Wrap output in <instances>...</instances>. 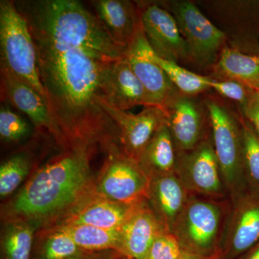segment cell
<instances>
[{
    "label": "cell",
    "instance_id": "15",
    "mask_svg": "<svg viewBox=\"0 0 259 259\" xmlns=\"http://www.w3.org/2000/svg\"><path fill=\"white\" fill-rule=\"evenodd\" d=\"M165 231H168L153 212L148 199H142L119 230L118 251L129 259H145L153 242Z\"/></svg>",
    "mask_w": 259,
    "mask_h": 259
},
{
    "label": "cell",
    "instance_id": "2",
    "mask_svg": "<svg viewBox=\"0 0 259 259\" xmlns=\"http://www.w3.org/2000/svg\"><path fill=\"white\" fill-rule=\"evenodd\" d=\"M88 147L73 145L37 170L15 197L13 212L31 219L49 217L82 197L90 183Z\"/></svg>",
    "mask_w": 259,
    "mask_h": 259
},
{
    "label": "cell",
    "instance_id": "24",
    "mask_svg": "<svg viewBox=\"0 0 259 259\" xmlns=\"http://www.w3.org/2000/svg\"><path fill=\"white\" fill-rule=\"evenodd\" d=\"M245 180L248 192L259 197V139L253 127L241 119Z\"/></svg>",
    "mask_w": 259,
    "mask_h": 259
},
{
    "label": "cell",
    "instance_id": "4",
    "mask_svg": "<svg viewBox=\"0 0 259 259\" xmlns=\"http://www.w3.org/2000/svg\"><path fill=\"white\" fill-rule=\"evenodd\" d=\"M0 67L35 89L47 102L39 76L33 37L14 2L9 0L0 1Z\"/></svg>",
    "mask_w": 259,
    "mask_h": 259
},
{
    "label": "cell",
    "instance_id": "33",
    "mask_svg": "<svg viewBox=\"0 0 259 259\" xmlns=\"http://www.w3.org/2000/svg\"><path fill=\"white\" fill-rule=\"evenodd\" d=\"M178 259H201L198 258V257L195 256V255L190 254L188 253H185L184 252L183 254L181 255L180 258Z\"/></svg>",
    "mask_w": 259,
    "mask_h": 259
},
{
    "label": "cell",
    "instance_id": "26",
    "mask_svg": "<svg viewBox=\"0 0 259 259\" xmlns=\"http://www.w3.org/2000/svg\"><path fill=\"white\" fill-rule=\"evenodd\" d=\"M32 229L25 223H15L8 228L4 238V250L8 259H30Z\"/></svg>",
    "mask_w": 259,
    "mask_h": 259
},
{
    "label": "cell",
    "instance_id": "28",
    "mask_svg": "<svg viewBox=\"0 0 259 259\" xmlns=\"http://www.w3.org/2000/svg\"><path fill=\"white\" fill-rule=\"evenodd\" d=\"M81 248L64 232L56 229L48 237L44 244V259H65L79 255Z\"/></svg>",
    "mask_w": 259,
    "mask_h": 259
},
{
    "label": "cell",
    "instance_id": "22",
    "mask_svg": "<svg viewBox=\"0 0 259 259\" xmlns=\"http://www.w3.org/2000/svg\"><path fill=\"white\" fill-rule=\"evenodd\" d=\"M69 235L81 249L118 250L119 230H106L88 225H64L56 228Z\"/></svg>",
    "mask_w": 259,
    "mask_h": 259
},
{
    "label": "cell",
    "instance_id": "8",
    "mask_svg": "<svg viewBox=\"0 0 259 259\" xmlns=\"http://www.w3.org/2000/svg\"><path fill=\"white\" fill-rule=\"evenodd\" d=\"M171 10L187 46L189 61L200 66L212 63L223 49L224 32L190 2L174 3Z\"/></svg>",
    "mask_w": 259,
    "mask_h": 259
},
{
    "label": "cell",
    "instance_id": "7",
    "mask_svg": "<svg viewBox=\"0 0 259 259\" xmlns=\"http://www.w3.org/2000/svg\"><path fill=\"white\" fill-rule=\"evenodd\" d=\"M151 178L139 163L113 148L96 186L97 197L131 204L147 199Z\"/></svg>",
    "mask_w": 259,
    "mask_h": 259
},
{
    "label": "cell",
    "instance_id": "10",
    "mask_svg": "<svg viewBox=\"0 0 259 259\" xmlns=\"http://www.w3.org/2000/svg\"><path fill=\"white\" fill-rule=\"evenodd\" d=\"M99 105L119 130L121 151L137 162L158 130L166 125V112L161 107L150 105L139 114H133L119 110L105 100H99Z\"/></svg>",
    "mask_w": 259,
    "mask_h": 259
},
{
    "label": "cell",
    "instance_id": "13",
    "mask_svg": "<svg viewBox=\"0 0 259 259\" xmlns=\"http://www.w3.org/2000/svg\"><path fill=\"white\" fill-rule=\"evenodd\" d=\"M163 109L177 153L192 151L209 138L203 109L195 97L179 93Z\"/></svg>",
    "mask_w": 259,
    "mask_h": 259
},
{
    "label": "cell",
    "instance_id": "14",
    "mask_svg": "<svg viewBox=\"0 0 259 259\" xmlns=\"http://www.w3.org/2000/svg\"><path fill=\"white\" fill-rule=\"evenodd\" d=\"M139 8L143 30L155 54L177 64L189 61L187 46L174 15L156 4Z\"/></svg>",
    "mask_w": 259,
    "mask_h": 259
},
{
    "label": "cell",
    "instance_id": "5",
    "mask_svg": "<svg viewBox=\"0 0 259 259\" xmlns=\"http://www.w3.org/2000/svg\"><path fill=\"white\" fill-rule=\"evenodd\" d=\"M214 153L230 201L248 193L241 120L214 100L206 103Z\"/></svg>",
    "mask_w": 259,
    "mask_h": 259
},
{
    "label": "cell",
    "instance_id": "31",
    "mask_svg": "<svg viewBox=\"0 0 259 259\" xmlns=\"http://www.w3.org/2000/svg\"><path fill=\"white\" fill-rule=\"evenodd\" d=\"M245 120L253 127L259 139V104L250 96L249 101L243 107Z\"/></svg>",
    "mask_w": 259,
    "mask_h": 259
},
{
    "label": "cell",
    "instance_id": "1",
    "mask_svg": "<svg viewBox=\"0 0 259 259\" xmlns=\"http://www.w3.org/2000/svg\"><path fill=\"white\" fill-rule=\"evenodd\" d=\"M15 5L33 37L48 106L68 144L107 142L117 127L99 100H107L112 68L127 49L77 0Z\"/></svg>",
    "mask_w": 259,
    "mask_h": 259
},
{
    "label": "cell",
    "instance_id": "32",
    "mask_svg": "<svg viewBox=\"0 0 259 259\" xmlns=\"http://www.w3.org/2000/svg\"><path fill=\"white\" fill-rule=\"evenodd\" d=\"M238 259H259V242Z\"/></svg>",
    "mask_w": 259,
    "mask_h": 259
},
{
    "label": "cell",
    "instance_id": "23",
    "mask_svg": "<svg viewBox=\"0 0 259 259\" xmlns=\"http://www.w3.org/2000/svg\"><path fill=\"white\" fill-rule=\"evenodd\" d=\"M155 59L171 83L182 95L195 97L210 89V78L195 74L176 62L162 59L156 54Z\"/></svg>",
    "mask_w": 259,
    "mask_h": 259
},
{
    "label": "cell",
    "instance_id": "35",
    "mask_svg": "<svg viewBox=\"0 0 259 259\" xmlns=\"http://www.w3.org/2000/svg\"><path fill=\"white\" fill-rule=\"evenodd\" d=\"M65 259H83V258H81L79 255H75V256L69 257V258H65Z\"/></svg>",
    "mask_w": 259,
    "mask_h": 259
},
{
    "label": "cell",
    "instance_id": "30",
    "mask_svg": "<svg viewBox=\"0 0 259 259\" xmlns=\"http://www.w3.org/2000/svg\"><path fill=\"white\" fill-rule=\"evenodd\" d=\"M209 86L221 96L238 102L242 107L248 103L251 96V90L241 83L232 80L211 79Z\"/></svg>",
    "mask_w": 259,
    "mask_h": 259
},
{
    "label": "cell",
    "instance_id": "18",
    "mask_svg": "<svg viewBox=\"0 0 259 259\" xmlns=\"http://www.w3.org/2000/svg\"><path fill=\"white\" fill-rule=\"evenodd\" d=\"M139 202L122 203L97 197L70 214L62 226L88 225L102 229L120 230Z\"/></svg>",
    "mask_w": 259,
    "mask_h": 259
},
{
    "label": "cell",
    "instance_id": "19",
    "mask_svg": "<svg viewBox=\"0 0 259 259\" xmlns=\"http://www.w3.org/2000/svg\"><path fill=\"white\" fill-rule=\"evenodd\" d=\"M105 101L124 111L138 105H151L144 86L125 56L117 61L112 68Z\"/></svg>",
    "mask_w": 259,
    "mask_h": 259
},
{
    "label": "cell",
    "instance_id": "21",
    "mask_svg": "<svg viewBox=\"0 0 259 259\" xmlns=\"http://www.w3.org/2000/svg\"><path fill=\"white\" fill-rule=\"evenodd\" d=\"M214 72L223 80H232L251 91L259 88V56L247 55L231 48H223L214 66Z\"/></svg>",
    "mask_w": 259,
    "mask_h": 259
},
{
    "label": "cell",
    "instance_id": "3",
    "mask_svg": "<svg viewBox=\"0 0 259 259\" xmlns=\"http://www.w3.org/2000/svg\"><path fill=\"white\" fill-rule=\"evenodd\" d=\"M230 199L191 195L171 229L185 253L218 259Z\"/></svg>",
    "mask_w": 259,
    "mask_h": 259
},
{
    "label": "cell",
    "instance_id": "27",
    "mask_svg": "<svg viewBox=\"0 0 259 259\" xmlns=\"http://www.w3.org/2000/svg\"><path fill=\"white\" fill-rule=\"evenodd\" d=\"M30 127L23 117L4 104L0 108V136L8 142H17L26 138Z\"/></svg>",
    "mask_w": 259,
    "mask_h": 259
},
{
    "label": "cell",
    "instance_id": "25",
    "mask_svg": "<svg viewBox=\"0 0 259 259\" xmlns=\"http://www.w3.org/2000/svg\"><path fill=\"white\" fill-rule=\"evenodd\" d=\"M30 159L25 153H19L5 161L0 168V195H10L20 185L30 171Z\"/></svg>",
    "mask_w": 259,
    "mask_h": 259
},
{
    "label": "cell",
    "instance_id": "34",
    "mask_svg": "<svg viewBox=\"0 0 259 259\" xmlns=\"http://www.w3.org/2000/svg\"><path fill=\"white\" fill-rule=\"evenodd\" d=\"M252 97L259 104V88L255 91H251Z\"/></svg>",
    "mask_w": 259,
    "mask_h": 259
},
{
    "label": "cell",
    "instance_id": "12",
    "mask_svg": "<svg viewBox=\"0 0 259 259\" xmlns=\"http://www.w3.org/2000/svg\"><path fill=\"white\" fill-rule=\"evenodd\" d=\"M0 87L2 100L23 112L37 128L47 130L61 144L69 145L45 98L35 89L3 67H0Z\"/></svg>",
    "mask_w": 259,
    "mask_h": 259
},
{
    "label": "cell",
    "instance_id": "16",
    "mask_svg": "<svg viewBox=\"0 0 259 259\" xmlns=\"http://www.w3.org/2000/svg\"><path fill=\"white\" fill-rule=\"evenodd\" d=\"M94 14L112 40L127 49L141 25V11L126 0L91 1Z\"/></svg>",
    "mask_w": 259,
    "mask_h": 259
},
{
    "label": "cell",
    "instance_id": "11",
    "mask_svg": "<svg viewBox=\"0 0 259 259\" xmlns=\"http://www.w3.org/2000/svg\"><path fill=\"white\" fill-rule=\"evenodd\" d=\"M125 57L144 86L150 105L163 108L180 93L155 59L142 27L127 48Z\"/></svg>",
    "mask_w": 259,
    "mask_h": 259
},
{
    "label": "cell",
    "instance_id": "9",
    "mask_svg": "<svg viewBox=\"0 0 259 259\" xmlns=\"http://www.w3.org/2000/svg\"><path fill=\"white\" fill-rule=\"evenodd\" d=\"M259 242V197L248 192L231 201L218 259H238Z\"/></svg>",
    "mask_w": 259,
    "mask_h": 259
},
{
    "label": "cell",
    "instance_id": "29",
    "mask_svg": "<svg viewBox=\"0 0 259 259\" xmlns=\"http://www.w3.org/2000/svg\"><path fill=\"white\" fill-rule=\"evenodd\" d=\"M183 253L177 237L165 231L153 242L145 259H178Z\"/></svg>",
    "mask_w": 259,
    "mask_h": 259
},
{
    "label": "cell",
    "instance_id": "20",
    "mask_svg": "<svg viewBox=\"0 0 259 259\" xmlns=\"http://www.w3.org/2000/svg\"><path fill=\"white\" fill-rule=\"evenodd\" d=\"M177 151L166 125L158 130L140 156L138 163L150 178L175 173Z\"/></svg>",
    "mask_w": 259,
    "mask_h": 259
},
{
    "label": "cell",
    "instance_id": "17",
    "mask_svg": "<svg viewBox=\"0 0 259 259\" xmlns=\"http://www.w3.org/2000/svg\"><path fill=\"white\" fill-rule=\"evenodd\" d=\"M191 195L174 173L151 179L147 199L158 219L171 232Z\"/></svg>",
    "mask_w": 259,
    "mask_h": 259
},
{
    "label": "cell",
    "instance_id": "6",
    "mask_svg": "<svg viewBox=\"0 0 259 259\" xmlns=\"http://www.w3.org/2000/svg\"><path fill=\"white\" fill-rule=\"evenodd\" d=\"M175 175L192 195L229 199L212 138L187 152L177 153Z\"/></svg>",
    "mask_w": 259,
    "mask_h": 259
}]
</instances>
